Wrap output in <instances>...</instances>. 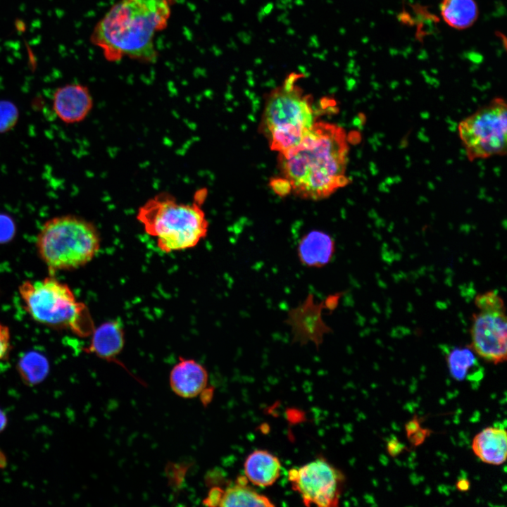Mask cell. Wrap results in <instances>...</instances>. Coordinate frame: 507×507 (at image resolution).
Instances as JSON below:
<instances>
[{"instance_id":"1","label":"cell","mask_w":507,"mask_h":507,"mask_svg":"<svg viewBox=\"0 0 507 507\" xmlns=\"http://www.w3.org/2000/svg\"><path fill=\"white\" fill-rule=\"evenodd\" d=\"M349 146L344 130L323 121L315 122L300 142L278 154V165L291 192L318 201L349 183L346 175Z\"/></svg>"},{"instance_id":"2","label":"cell","mask_w":507,"mask_h":507,"mask_svg":"<svg viewBox=\"0 0 507 507\" xmlns=\"http://www.w3.org/2000/svg\"><path fill=\"white\" fill-rule=\"evenodd\" d=\"M172 0H119L96 23L90 40L110 62L123 58L152 62L154 37L166 27Z\"/></svg>"},{"instance_id":"3","label":"cell","mask_w":507,"mask_h":507,"mask_svg":"<svg viewBox=\"0 0 507 507\" xmlns=\"http://www.w3.org/2000/svg\"><path fill=\"white\" fill-rule=\"evenodd\" d=\"M206 194L199 191L192 204H183L168 193H160L139 208L137 220L148 234L157 239L162 251L193 248L208 233V221L201 208Z\"/></svg>"},{"instance_id":"4","label":"cell","mask_w":507,"mask_h":507,"mask_svg":"<svg viewBox=\"0 0 507 507\" xmlns=\"http://www.w3.org/2000/svg\"><path fill=\"white\" fill-rule=\"evenodd\" d=\"M303 76L290 73L265 96L259 129L278 154L298 144L315 122L312 96L296 84Z\"/></svg>"},{"instance_id":"5","label":"cell","mask_w":507,"mask_h":507,"mask_svg":"<svg viewBox=\"0 0 507 507\" xmlns=\"http://www.w3.org/2000/svg\"><path fill=\"white\" fill-rule=\"evenodd\" d=\"M100 243L93 223L75 215H63L45 222L37 237L36 247L50 274H54L87 265L99 251Z\"/></svg>"},{"instance_id":"6","label":"cell","mask_w":507,"mask_h":507,"mask_svg":"<svg viewBox=\"0 0 507 507\" xmlns=\"http://www.w3.org/2000/svg\"><path fill=\"white\" fill-rule=\"evenodd\" d=\"M23 306L36 322L57 330H66L85 337L94 330L87 306L69 287L52 275L26 280L18 287Z\"/></svg>"},{"instance_id":"7","label":"cell","mask_w":507,"mask_h":507,"mask_svg":"<svg viewBox=\"0 0 507 507\" xmlns=\"http://www.w3.org/2000/svg\"><path fill=\"white\" fill-rule=\"evenodd\" d=\"M472 315L469 344L478 357L494 364L507 358V318L503 299L496 290L478 294Z\"/></svg>"},{"instance_id":"8","label":"cell","mask_w":507,"mask_h":507,"mask_svg":"<svg viewBox=\"0 0 507 507\" xmlns=\"http://www.w3.org/2000/svg\"><path fill=\"white\" fill-rule=\"evenodd\" d=\"M458 132L468 157L485 158L506 152L507 106L496 98L465 118Z\"/></svg>"},{"instance_id":"9","label":"cell","mask_w":507,"mask_h":507,"mask_svg":"<svg viewBox=\"0 0 507 507\" xmlns=\"http://www.w3.org/2000/svg\"><path fill=\"white\" fill-rule=\"evenodd\" d=\"M291 486L306 506H338L345 482L343 472L323 457L289 470Z\"/></svg>"},{"instance_id":"10","label":"cell","mask_w":507,"mask_h":507,"mask_svg":"<svg viewBox=\"0 0 507 507\" xmlns=\"http://www.w3.org/2000/svg\"><path fill=\"white\" fill-rule=\"evenodd\" d=\"M323 301L315 302L314 295L308 294L305 300L288 313L285 323L290 327L293 342L306 345L309 342L318 349L325 335L332 332L323 318Z\"/></svg>"},{"instance_id":"11","label":"cell","mask_w":507,"mask_h":507,"mask_svg":"<svg viewBox=\"0 0 507 507\" xmlns=\"http://www.w3.org/2000/svg\"><path fill=\"white\" fill-rule=\"evenodd\" d=\"M93 99L87 87L67 84L58 87L53 95L52 108L63 123L74 124L84 120L93 108Z\"/></svg>"},{"instance_id":"12","label":"cell","mask_w":507,"mask_h":507,"mask_svg":"<svg viewBox=\"0 0 507 507\" xmlns=\"http://www.w3.org/2000/svg\"><path fill=\"white\" fill-rule=\"evenodd\" d=\"M206 368L193 359L180 358L170 373V386L173 392L184 399L194 398L202 393L208 383Z\"/></svg>"},{"instance_id":"13","label":"cell","mask_w":507,"mask_h":507,"mask_svg":"<svg viewBox=\"0 0 507 507\" xmlns=\"http://www.w3.org/2000/svg\"><path fill=\"white\" fill-rule=\"evenodd\" d=\"M335 253V242L327 233L312 230L298 242L296 254L301 264L308 268H321L329 264Z\"/></svg>"},{"instance_id":"14","label":"cell","mask_w":507,"mask_h":507,"mask_svg":"<svg viewBox=\"0 0 507 507\" xmlns=\"http://www.w3.org/2000/svg\"><path fill=\"white\" fill-rule=\"evenodd\" d=\"M90 344L84 351L108 361H115L125 344L123 325L118 320L107 321L93 330Z\"/></svg>"},{"instance_id":"15","label":"cell","mask_w":507,"mask_h":507,"mask_svg":"<svg viewBox=\"0 0 507 507\" xmlns=\"http://www.w3.org/2000/svg\"><path fill=\"white\" fill-rule=\"evenodd\" d=\"M471 447L483 463L502 465L507 456V432L503 427H485L474 437Z\"/></svg>"},{"instance_id":"16","label":"cell","mask_w":507,"mask_h":507,"mask_svg":"<svg viewBox=\"0 0 507 507\" xmlns=\"http://www.w3.org/2000/svg\"><path fill=\"white\" fill-rule=\"evenodd\" d=\"M282 465L279 458L266 450H256L245 459V477L254 485L266 487L280 477Z\"/></svg>"},{"instance_id":"17","label":"cell","mask_w":507,"mask_h":507,"mask_svg":"<svg viewBox=\"0 0 507 507\" xmlns=\"http://www.w3.org/2000/svg\"><path fill=\"white\" fill-rule=\"evenodd\" d=\"M248 482L245 476H239L235 482L222 489L218 506H274L268 497L257 492Z\"/></svg>"},{"instance_id":"18","label":"cell","mask_w":507,"mask_h":507,"mask_svg":"<svg viewBox=\"0 0 507 507\" xmlns=\"http://www.w3.org/2000/svg\"><path fill=\"white\" fill-rule=\"evenodd\" d=\"M439 9L444 22L456 30L471 27L479 15L478 6L475 0H442Z\"/></svg>"},{"instance_id":"19","label":"cell","mask_w":507,"mask_h":507,"mask_svg":"<svg viewBox=\"0 0 507 507\" xmlns=\"http://www.w3.org/2000/svg\"><path fill=\"white\" fill-rule=\"evenodd\" d=\"M477 357L469 344L451 348L446 355L451 376L458 381H463L470 377L473 371L479 372L477 370L480 366Z\"/></svg>"},{"instance_id":"20","label":"cell","mask_w":507,"mask_h":507,"mask_svg":"<svg viewBox=\"0 0 507 507\" xmlns=\"http://www.w3.org/2000/svg\"><path fill=\"white\" fill-rule=\"evenodd\" d=\"M49 369L46 358L35 351L25 354L18 363V370L23 379L28 384L42 381Z\"/></svg>"},{"instance_id":"21","label":"cell","mask_w":507,"mask_h":507,"mask_svg":"<svg viewBox=\"0 0 507 507\" xmlns=\"http://www.w3.org/2000/svg\"><path fill=\"white\" fill-rule=\"evenodd\" d=\"M17 118V109L12 104L0 102V132L11 129L15 124Z\"/></svg>"},{"instance_id":"22","label":"cell","mask_w":507,"mask_h":507,"mask_svg":"<svg viewBox=\"0 0 507 507\" xmlns=\"http://www.w3.org/2000/svg\"><path fill=\"white\" fill-rule=\"evenodd\" d=\"M15 232L13 221L6 215H0V243L9 241Z\"/></svg>"},{"instance_id":"23","label":"cell","mask_w":507,"mask_h":507,"mask_svg":"<svg viewBox=\"0 0 507 507\" xmlns=\"http://www.w3.org/2000/svg\"><path fill=\"white\" fill-rule=\"evenodd\" d=\"M11 334L9 328L0 323V361L6 357L10 349Z\"/></svg>"},{"instance_id":"24","label":"cell","mask_w":507,"mask_h":507,"mask_svg":"<svg viewBox=\"0 0 507 507\" xmlns=\"http://www.w3.org/2000/svg\"><path fill=\"white\" fill-rule=\"evenodd\" d=\"M386 448L389 456L392 457L399 456L406 449V446L394 436L387 440Z\"/></svg>"},{"instance_id":"25","label":"cell","mask_w":507,"mask_h":507,"mask_svg":"<svg viewBox=\"0 0 507 507\" xmlns=\"http://www.w3.org/2000/svg\"><path fill=\"white\" fill-rule=\"evenodd\" d=\"M431 434V430L427 428H423L422 427L418 430L415 432L408 437L409 442L411 445L418 446L422 444L426 438Z\"/></svg>"},{"instance_id":"26","label":"cell","mask_w":507,"mask_h":507,"mask_svg":"<svg viewBox=\"0 0 507 507\" xmlns=\"http://www.w3.org/2000/svg\"><path fill=\"white\" fill-rule=\"evenodd\" d=\"M270 184L275 192L280 196H284L291 192L289 183L283 177L272 180Z\"/></svg>"},{"instance_id":"27","label":"cell","mask_w":507,"mask_h":507,"mask_svg":"<svg viewBox=\"0 0 507 507\" xmlns=\"http://www.w3.org/2000/svg\"><path fill=\"white\" fill-rule=\"evenodd\" d=\"M222 489L218 487L212 488L208 492V496L204 501V503L210 506H218Z\"/></svg>"},{"instance_id":"28","label":"cell","mask_w":507,"mask_h":507,"mask_svg":"<svg viewBox=\"0 0 507 507\" xmlns=\"http://www.w3.org/2000/svg\"><path fill=\"white\" fill-rule=\"evenodd\" d=\"M342 294V292H337L336 294L329 295L325 300L323 301L325 308L330 311H334L337 307Z\"/></svg>"},{"instance_id":"29","label":"cell","mask_w":507,"mask_h":507,"mask_svg":"<svg viewBox=\"0 0 507 507\" xmlns=\"http://www.w3.org/2000/svg\"><path fill=\"white\" fill-rule=\"evenodd\" d=\"M422 419L418 416H414L405 425V430L407 437L415 432L421 427Z\"/></svg>"},{"instance_id":"30","label":"cell","mask_w":507,"mask_h":507,"mask_svg":"<svg viewBox=\"0 0 507 507\" xmlns=\"http://www.w3.org/2000/svg\"><path fill=\"white\" fill-rule=\"evenodd\" d=\"M456 488L461 492H466L470 487V482L466 478H461L456 482Z\"/></svg>"},{"instance_id":"31","label":"cell","mask_w":507,"mask_h":507,"mask_svg":"<svg viewBox=\"0 0 507 507\" xmlns=\"http://www.w3.org/2000/svg\"><path fill=\"white\" fill-rule=\"evenodd\" d=\"M6 424V418L4 413L0 411V430H1Z\"/></svg>"}]
</instances>
